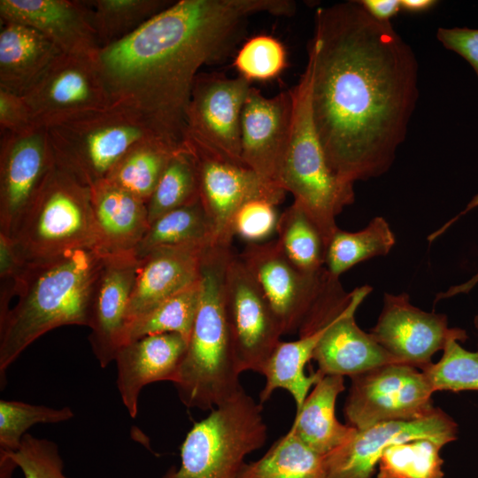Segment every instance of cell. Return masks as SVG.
I'll return each mask as SVG.
<instances>
[{
	"label": "cell",
	"mask_w": 478,
	"mask_h": 478,
	"mask_svg": "<svg viewBox=\"0 0 478 478\" xmlns=\"http://www.w3.org/2000/svg\"><path fill=\"white\" fill-rule=\"evenodd\" d=\"M308 49L312 119L331 170L353 184L383 174L419 96L412 48L348 1L316 11Z\"/></svg>",
	"instance_id": "cell-1"
},
{
	"label": "cell",
	"mask_w": 478,
	"mask_h": 478,
	"mask_svg": "<svg viewBox=\"0 0 478 478\" xmlns=\"http://www.w3.org/2000/svg\"><path fill=\"white\" fill-rule=\"evenodd\" d=\"M295 12L290 0L173 2L98 50L96 61L111 104L135 112L158 138L181 146L199 69L231 52L251 17Z\"/></svg>",
	"instance_id": "cell-2"
},
{
	"label": "cell",
	"mask_w": 478,
	"mask_h": 478,
	"mask_svg": "<svg viewBox=\"0 0 478 478\" xmlns=\"http://www.w3.org/2000/svg\"><path fill=\"white\" fill-rule=\"evenodd\" d=\"M104 256L96 249H79L27 263L14 289L18 301L0 316L1 389L9 366L42 335L62 326L89 327Z\"/></svg>",
	"instance_id": "cell-3"
},
{
	"label": "cell",
	"mask_w": 478,
	"mask_h": 478,
	"mask_svg": "<svg viewBox=\"0 0 478 478\" xmlns=\"http://www.w3.org/2000/svg\"><path fill=\"white\" fill-rule=\"evenodd\" d=\"M231 247L212 244L200 271L197 311L175 381L179 398L189 408L206 411L243 390L225 306V277Z\"/></svg>",
	"instance_id": "cell-4"
},
{
	"label": "cell",
	"mask_w": 478,
	"mask_h": 478,
	"mask_svg": "<svg viewBox=\"0 0 478 478\" xmlns=\"http://www.w3.org/2000/svg\"><path fill=\"white\" fill-rule=\"evenodd\" d=\"M289 90L291 127L280 186L293 196L294 203L316 225L328 246L339 228L336 216L354 202V184L338 178L327 161L312 119V75L308 65L297 84Z\"/></svg>",
	"instance_id": "cell-5"
},
{
	"label": "cell",
	"mask_w": 478,
	"mask_h": 478,
	"mask_svg": "<svg viewBox=\"0 0 478 478\" xmlns=\"http://www.w3.org/2000/svg\"><path fill=\"white\" fill-rule=\"evenodd\" d=\"M11 238L26 263L97 250L90 188L54 164Z\"/></svg>",
	"instance_id": "cell-6"
},
{
	"label": "cell",
	"mask_w": 478,
	"mask_h": 478,
	"mask_svg": "<svg viewBox=\"0 0 478 478\" xmlns=\"http://www.w3.org/2000/svg\"><path fill=\"white\" fill-rule=\"evenodd\" d=\"M267 437L262 405L244 389L195 422L181 446V465L162 478H238L244 458Z\"/></svg>",
	"instance_id": "cell-7"
},
{
	"label": "cell",
	"mask_w": 478,
	"mask_h": 478,
	"mask_svg": "<svg viewBox=\"0 0 478 478\" xmlns=\"http://www.w3.org/2000/svg\"><path fill=\"white\" fill-rule=\"evenodd\" d=\"M46 128L55 164L89 188L134 145L158 137L140 115L112 104Z\"/></svg>",
	"instance_id": "cell-8"
},
{
	"label": "cell",
	"mask_w": 478,
	"mask_h": 478,
	"mask_svg": "<svg viewBox=\"0 0 478 478\" xmlns=\"http://www.w3.org/2000/svg\"><path fill=\"white\" fill-rule=\"evenodd\" d=\"M343 414L347 424L363 430L387 421L426 418L437 407L423 372L392 363L352 375Z\"/></svg>",
	"instance_id": "cell-9"
},
{
	"label": "cell",
	"mask_w": 478,
	"mask_h": 478,
	"mask_svg": "<svg viewBox=\"0 0 478 478\" xmlns=\"http://www.w3.org/2000/svg\"><path fill=\"white\" fill-rule=\"evenodd\" d=\"M182 143L197 167L200 202L212 227L214 245L231 247L234 217L245 203L266 199L277 205L284 199V189L266 181L245 165L227 159L189 137L184 136Z\"/></svg>",
	"instance_id": "cell-10"
},
{
	"label": "cell",
	"mask_w": 478,
	"mask_h": 478,
	"mask_svg": "<svg viewBox=\"0 0 478 478\" xmlns=\"http://www.w3.org/2000/svg\"><path fill=\"white\" fill-rule=\"evenodd\" d=\"M276 316L283 335L298 333L320 299L329 274L299 270L277 240L248 243L238 255Z\"/></svg>",
	"instance_id": "cell-11"
},
{
	"label": "cell",
	"mask_w": 478,
	"mask_h": 478,
	"mask_svg": "<svg viewBox=\"0 0 478 478\" xmlns=\"http://www.w3.org/2000/svg\"><path fill=\"white\" fill-rule=\"evenodd\" d=\"M225 306L240 373L261 374L283 334L255 280L240 257L235 254L226 271Z\"/></svg>",
	"instance_id": "cell-12"
},
{
	"label": "cell",
	"mask_w": 478,
	"mask_h": 478,
	"mask_svg": "<svg viewBox=\"0 0 478 478\" xmlns=\"http://www.w3.org/2000/svg\"><path fill=\"white\" fill-rule=\"evenodd\" d=\"M96 57L61 53L22 95L35 126L48 127L112 105Z\"/></svg>",
	"instance_id": "cell-13"
},
{
	"label": "cell",
	"mask_w": 478,
	"mask_h": 478,
	"mask_svg": "<svg viewBox=\"0 0 478 478\" xmlns=\"http://www.w3.org/2000/svg\"><path fill=\"white\" fill-rule=\"evenodd\" d=\"M251 87V82L242 76L228 78L199 73L186 112L184 136L227 159L243 164L241 120Z\"/></svg>",
	"instance_id": "cell-14"
},
{
	"label": "cell",
	"mask_w": 478,
	"mask_h": 478,
	"mask_svg": "<svg viewBox=\"0 0 478 478\" xmlns=\"http://www.w3.org/2000/svg\"><path fill=\"white\" fill-rule=\"evenodd\" d=\"M373 338L399 363L419 369L454 339L465 343L466 330L449 328L447 316L414 306L408 294L385 293L382 312L370 330Z\"/></svg>",
	"instance_id": "cell-15"
},
{
	"label": "cell",
	"mask_w": 478,
	"mask_h": 478,
	"mask_svg": "<svg viewBox=\"0 0 478 478\" xmlns=\"http://www.w3.org/2000/svg\"><path fill=\"white\" fill-rule=\"evenodd\" d=\"M456 421L440 408L410 421H387L358 430L347 443L323 456L327 478H374L384 451L394 443L428 439L443 447L458 438Z\"/></svg>",
	"instance_id": "cell-16"
},
{
	"label": "cell",
	"mask_w": 478,
	"mask_h": 478,
	"mask_svg": "<svg viewBox=\"0 0 478 478\" xmlns=\"http://www.w3.org/2000/svg\"><path fill=\"white\" fill-rule=\"evenodd\" d=\"M0 134V233L12 237L55 161L46 127Z\"/></svg>",
	"instance_id": "cell-17"
},
{
	"label": "cell",
	"mask_w": 478,
	"mask_h": 478,
	"mask_svg": "<svg viewBox=\"0 0 478 478\" xmlns=\"http://www.w3.org/2000/svg\"><path fill=\"white\" fill-rule=\"evenodd\" d=\"M371 291L372 288L365 285L347 292L318 328L321 334L312 359L323 375L351 377L379 366L399 363L356 322V311Z\"/></svg>",
	"instance_id": "cell-18"
},
{
	"label": "cell",
	"mask_w": 478,
	"mask_h": 478,
	"mask_svg": "<svg viewBox=\"0 0 478 478\" xmlns=\"http://www.w3.org/2000/svg\"><path fill=\"white\" fill-rule=\"evenodd\" d=\"M291 119L290 90L267 97L251 87L242 112V161L263 180L280 188Z\"/></svg>",
	"instance_id": "cell-19"
},
{
	"label": "cell",
	"mask_w": 478,
	"mask_h": 478,
	"mask_svg": "<svg viewBox=\"0 0 478 478\" xmlns=\"http://www.w3.org/2000/svg\"><path fill=\"white\" fill-rule=\"evenodd\" d=\"M139 260L134 251L105 255L91 305L89 341L101 367L114 361L121 346L127 311Z\"/></svg>",
	"instance_id": "cell-20"
},
{
	"label": "cell",
	"mask_w": 478,
	"mask_h": 478,
	"mask_svg": "<svg viewBox=\"0 0 478 478\" xmlns=\"http://www.w3.org/2000/svg\"><path fill=\"white\" fill-rule=\"evenodd\" d=\"M0 17L37 30L64 54L96 57L101 49L86 1L1 0Z\"/></svg>",
	"instance_id": "cell-21"
},
{
	"label": "cell",
	"mask_w": 478,
	"mask_h": 478,
	"mask_svg": "<svg viewBox=\"0 0 478 478\" xmlns=\"http://www.w3.org/2000/svg\"><path fill=\"white\" fill-rule=\"evenodd\" d=\"M188 340L178 333L143 336L118 350L116 384L123 405L135 418L143 388L162 381L173 382L183 359Z\"/></svg>",
	"instance_id": "cell-22"
},
{
	"label": "cell",
	"mask_w": 478,
	"mask_h": 478,
	"mask_svg": "<svg viewBox=\"0 0 478 478\" xmlns=\"http://www.w3.org/2000/svg\"><path fill=\"white\" fill-rule=\"evenodd\" d=\"M211 245L162 247L139 259L127 311L126 325L197 282L200 278L204 255Z\"/></svg>",
	"instance_id": "cell-23"
},
{
	"label": "cell",
	"mask_w": 478,
	"mask_h": 478,
	"mask_svg": "<svg viewBox=\"0 0 478 478\" xmlns=\"http://www.w3.org/2000/svg\"><path fill=\"white\" fill-rule=\"evenodd\" d=\"M90 192L97 250L105 255L135 251L150 226L146 203L105 180Z\"/></svg>",
	"instance_id": "cell-24"
},
{
	"label": "cell",
	"mask_w": 478,
	"mask_h": 478,
	"mask_svg": "<svg viewBox=\"0 0 478 478\" xmlns=\"http://www.w3.org/2000/svg\"><path fill=\"white\" fill-rule=\"evenodd\" d=\"M1 23L0 89L22 96L62 52L28 26Z\"/></svg>",
	"instance_id": "cell-25"
},
{
	"label": "cell",
	"mask_w": 478,
	"mask_h": 478,
	"mask_svg": "<svg viewBox=\"0 0 478 478\" xmlns=\"http://www.w3.org/2000/svg\"><path fill=\"white\" fill-rule=\"evenodd\" d=\"M345 389L343 376L324 375L296 412L289 431L319 454L325 456L349 442L358 429L341 423L335 402Z\"/></svg>",
	"instance_id": "cell-26"
},
{
	"label": "cell",
	"mask_w": 478,
	"mask_h": 478,
	"mask_svg": "<svg viewBox=\"0 0 478 478\" xmlns=\"http://www.w3.org/2000/svg\"><path fill=\"white\" fill-rule=\"evenodd\" d=\"M320 334V330H317L295 341H280L261 372L266 378L259 394L261 405L271 397L275 389H283L292 396L297 412L300 410L311 388L324 376L318 370L310 375L305 373L306 364L312 359Z\"/></svg>",
	"instance_id": "cell-27"
},
{
	"label": "cell",
	"mask_w": 478,
	"mask_h": 478,
	"mask_svg": "<svg viewBox=\"0 0 478 478\" xmlns=\"http://www.w3.org/2000/svg\"><path fill=\"white\" fill-rule=\"evenodd\" d=\"M181 145L158 137L145 139L130 148L104 180L147 204L169 160Z\"/></svg>",
	"instance_id": "cell-28"
},
{
	"label": "cell",
	"mask_w": 478,
	"mask_h": 478,
	"mask_svg": "<svg viewBox=\"0 0 478 478\" xmlns=\"http://www.w3.org/2000/svg\"><path fill=\"white\" fill-rule=\"evenodd\" d=\"M395 243V235L382 216L373 218L359 231L349 232L338 228L328 243L325 268L330 276L339 279L340 275L357 264L387 255Z\"/></svg>",
	"instance_id": "cell-29"
},
{
	"label": "cell",
	"mask_w": 478,
	"mask_h": 478,
	"mask_svg": "<svg viewBox=\"0 0 478 478\" xmlns=\"http://www.w3.org/2000/svg\"><path fill=\"white\" fill-rule=\"evenodd\" d=\"M188 244H213L212 227L200 200L153 220L134 252L139 260L158 248Z\"/></svg>",
	"instance_id": "cell-30"
},
{
	"label": "cell",
	"mask_w": 478,
	"mask_h": 478,
	"mask_svg": "<svg viewBox=\"0 0 478 478\" xmlns=\"http://www.w3.org/2000/svg\"><path fill=\"white\" fill-rule=\"evenodd\" d=\"M238 478H327L323 456L289 430L259 459L244 463Z\"/></svg>",
	"instance_id": "cell-31"
},
{
	"label": "cell",
	"mask_w": 478,
	"mask_h": 478,
	"mask_svg": "<svg viewBox=\"0 0 478 478\" xmlns=\"http://www.w3.org/2000/svg\"><path fill=\"white\" fill-rule=\"evenodd\" d=\"M200 295V278L126 325L121 346L143 336L178 333L188 341L194 325Z\"/></svg>",
	"instance_id": "cell-32"
},
{
	"label": "cell",
	"mask_w": 478,
	"mask_h": 478,
	"mask_svg": "<svg viewBox=\"0 0 478 478\" xmlns=\"http://www.w3.org/2000/svg\"><path fill=\"white\" fill-rule=\"evenodd\" d=\"M276 239L289 261L306 274L325 269L327 243L316 225L296 203L279 217Z\"/></svg>",
	"instance_id": "cell-33"
},
{
	"label": "cell",
	"mask_w": 478,
	"mask_h": 478,
	"mask_svg": "<svg viewBox=\"0 0 478 478\" xmlns=\"http://www.w3.org/2000/svg\"><path fill=\"white\" fill-rule=\"evenodd\" d=\"M101 48L128 35L173 2L166 0L86 1Z\"/></svg>",
	"instance_id": "cell-34"
},
{
	"label": "cell",
	"mask_w": 478,
	"mask_h": 478,
	"mask_svg": "<svg viewBox=\"0 0 478 478\" xmlns=\"http://www.w3.org/2000/svg\"><path fill=\"white\" fill-rule=\"evenodd\" d=\"M199 200L197 167L182 143L172 156L146 204L150 224L170 211Z\"/></svg>",
	"instance_id": "cell-35"
},
{
	"label": "cell",
	"mask_w": 478,
	"mask_h": 478,
	"mask_svg": "<svg viewBox=\"0 0 478 478\" xmlns=\"http://www.w3.org/2000/svg\"><path fill=\"white\" fill-rule=\"evenodd\" d=\"M441 449L428 439L394 443L382 455L376 478H443Z\"/></svg>",
	"instance_id": "cell-36"
},
{
	"label": "cell",
	"mask_w": 478,
	"mask_h": 478,
	"mask_svg": "<svg viewBox=\"0 0 478 478\" xmlns=\"http://www.w3.org/2000/svg\"><path fill=\"white\" fill-rule=\"evenodd\" d=\"M420 370L434 393L478 391V351H467L454 339L446 343L437 363L431 362Z\"/></svg>",
	"instance_id": "cell-37"
},
{
	"label": "cell",
	"mask_w": 478,
	"mask_h": 478,
	"mask_svg": "<svg viewBox=\"0 0 478 478\" xmlns=\"http://www.w3.org/2000/svg\"><path fill=\"white\" fill-rule=\"evenodd\" d=\"M68 406L52 408L21 401L0 400V451H16L28 428L43 423L54 424L73 419Z\"/></svg>",
	"instance_id": "cell-38"
},
{
	"label": "cell",
	"mask_w": 478,
	"mask_h": 478,
	"mask_svg": "<svg viewBox=\"0 0 478 478\" xmlns=\"http://www.w3.org/2000/svg\"><path fill=\"white\" fill-rule=\"evenodd\" d=\"M0 463L18 466L24 478H69L64 474V461L54 442L25 434L13 451H0Z\"/></svg>",
	"instance_id": "cell-39"
},
{
	"label": "cell",
	"mask_w": 478,
	"mask_h": 478,
	"mask_svg": "<svg viewBox=\"0 0 478 478\" xmlns=\"http://www.w3.org/2000/svg\"><path fill=\"white\" fill-rule=\"evenodd\" d=\"M239 73L250 82L269 81L287 66V52L276 38L259 35L248 39L239 49L234 61Z\"/></svg>",
	"instance_id": "cell-40"
},
{
	"label": "cell",
	"mask_w": 478,
	"mask_h": 478,
	"mask_svg": "<svg viewBox=\"0 0 478 478\" xmlns=\"http://www.w3.org/2000/svg\"><path fill=\"white\" fill-rule=\"evenodd\" d=\"M279 217L276 204L271 201L251 200L243 204L234 217V235L249 243H263L276 232Z\"/></svg>",
	"instance_id": "cell-41"
},
{
	"label": "cell",
	"mask_w": 478,
	"mask_h": 478,
	"mask_svg": "<svg viewBox=\"0 0 478 478\" xmlns=\"http://www.w3.org/2000/svg\"><path fill=\"white\" fill-rule=\"evenodd\" d=\"M35 126L22 96L0 89V133H23Z\"/></svg>",
	"instance_id": "cell-42"
},
{
	"label": "cell",
	"mask_w": 478,
	"mask_h": 478,
	"mask_svg": "<svg viewBox=\"0 0 478 478\" xmlns=\"http://www.w3.org/2000/svg\"><path fill=\"white\" fill-rule=\"evenodd\" d=\"M436 37L444 48L466 59L478 78V29L468 27H440Z\"/></svg>",
	"instance_id": "cell-43"
},
{
	"label": "cell",
	"mask_w": 478,
	"mask_h": 478,
	"mask_svg": "<svg viewBox=\"0 0 478 478\" xmlns=\"http://www.w3.org/2000/svg\"><path fill=\"white\" fill-rule=\"evenodd\" d=\"M364 10L381 22H390V19L401 11L400 0H361Z\"/></svg>",
	"instance_id": "cell-44"
},
{
	"label": "cell",
	"mask_w": 478,
	"mask_h": 478,
	"mask_svg": "<svg viewBox=\"0 0 478 478\" xmlns=\"http://www.w3.org/2000/svg\"><path fill=\"white\" fill-rule=\"evenodd\" d=\"M436 4L435 0H400L401 10L412 13L427 12Z\"/></svg>",
	"instance_id": "cell-45"
},
{
	"label": "cell",
	"mask_w": 478,
	"mask_h": 478,
	"mask_svg": "<svg viewBox=\"0 0 478 478\" xmlns=\"http://www.w3.org/2000/svg\"><path fill=\"white\" fill-rule=\"evenodd\" d=\"M478 205V195H476L472 201L468 204L467 209L470 210Z\"/></svg>",
	"instance_id": "cell-46"
},
{
	"label": "cell",
	"mask_w": 478,
	"mask_h": 478,
	"mask_svg": "<svg viewBox=\"0 0 478 478\" xmlns=\"http://www.w3.org/2000/svg\"><path fill=\"white\" fill-rule=\"evenodd\" d=\"M474 326L475 329L478 331V313L474 318Z\"/></svg>",
	"instance_id": "cell-47"
}]
</instances>
